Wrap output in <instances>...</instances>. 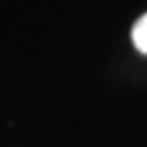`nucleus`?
Here are the masks:
<instances>
[{"mask_svg":"<svg viewBox=\"0 0 147 147\" xmlns=\"http://www.w3.org/2000/svg\"><path fill=\"white\" fill-rule=\"evenodd\" d=\"M131 39H133V45H135L137 51L147 53V12H145V14L139 18V21L133 25Z\"/></svg>","mask_w":147,"mask_h":147,"instance_id":"obj_1","label":"nucleus"}]
</instances>
